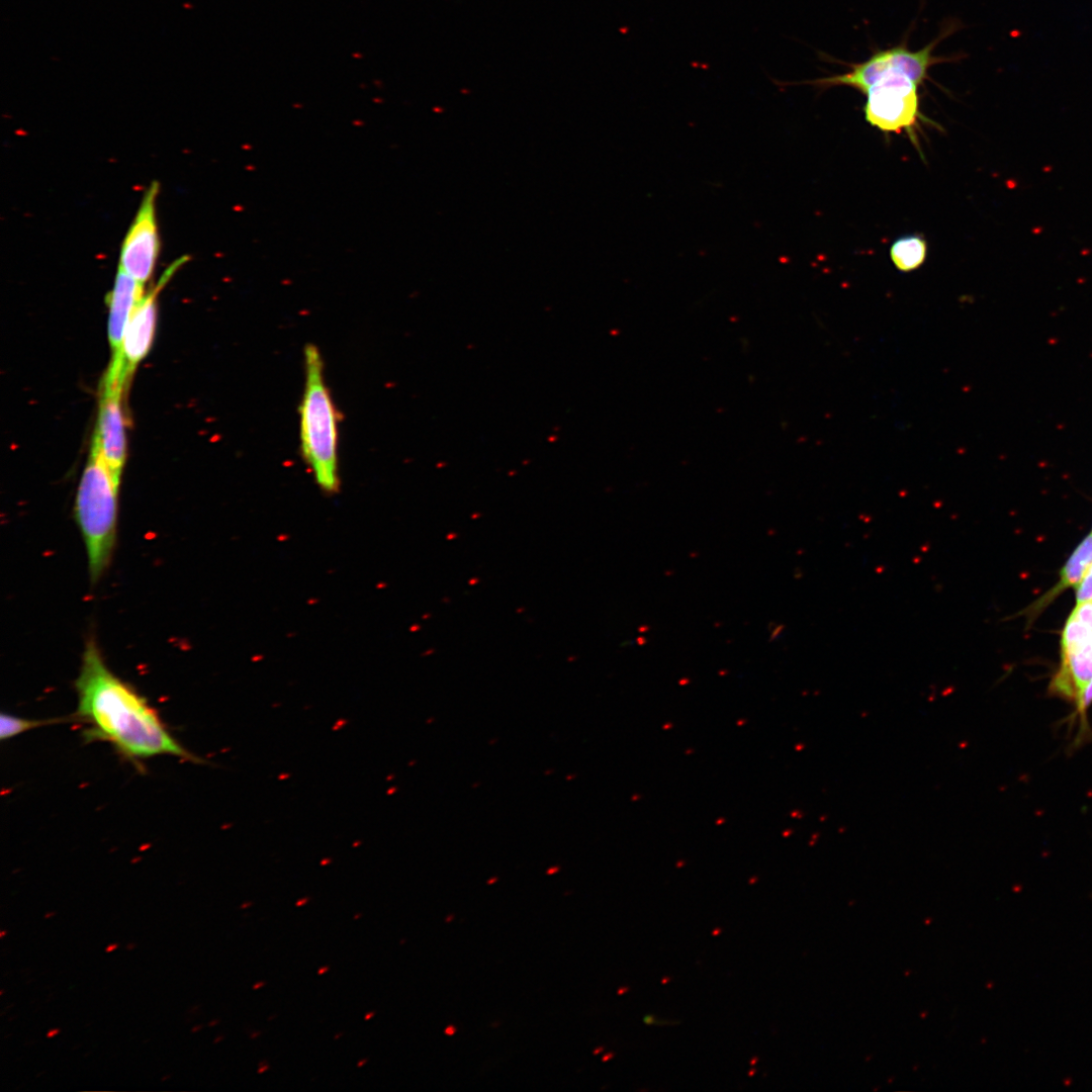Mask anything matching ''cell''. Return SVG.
<instances>
[{
	"label": "cell",
	"instance_id": "6da1fadb",
	"mask_svg": "<svg viewBox=\"0 0 1092 1092\" xmlns=\"http://www.w3.org/2000/svg\"><path fill=\"white\" fill-rule=\"evenodd\" d=\"M75 689L71 719L84 725L88 742H107L132 762L170 755L205 763L177 741L145 697L109 669L93 640L85 646Z\"/></svg>",
	"mask_w": 1092,
	"mask_h": 1092
},
{
	"label": "cell",
	"instance_id": "7a4b0ae2",
	"mask_svg": "<svg viewBox=\"0 0 1092 1092\" xmlns=\"http://www.w3.org/2000/svg\"><path fill=\"white\" fill-rule=\"evenodd\" d=\"M305 381L299 405L301 455L317 486L326 493H336L339 478V415L327 385L324 362L318 349H304Z\"/></svg>",
	"mask_w": 1092,
	"mask_h": 1092
},
{
	"label": "cell",
	"instance_id": "3957f363",
	"mask_svg": "<svg viewBox=\"0 0 1092 1092\" xmlns=\"http://www.w3.org/2000/svg\"><path fill=\"white\" fill-rule=\"evenodd\" d=\"M118 481L93 440L75 502V518L85 543L92 582L111 560L117 528Z\"/></svg>",
	"mask_w": 1092,
	"mask_h": 1092
},
{
	"label": "cell",
	"instance_id": "277c9868",
	"mask_svg": "<svg viewBox=\"0 0 1092 1092\" xmlns=\"http://www.w3.org/2000/svg\"><path fill=\"white\" fill-rule=\"evenodd\" d=\"M952 30L946 28L938 37L917 51L910 50L905 41L892 48L878 50L863 62L847 64L849 70L843 74L799 82L778 81L775 83L780 86L811 85L820 89L847 86L864 94L871 86L885 78L905 76L920 86L930 78V68L940 63L956 61V57L933 55L934 48Z\"/></svg>",
	"mask_w": 1092,
	"mask_h": 1092
},
{
	"label": "cell",
	"instance_id": "5b68a950",
	"mask_svg": "<svg viewBox=\"0 0 1092 1092\" xmlns=\"http://www.w3.org/2000/svg\"><path fill=\"white\" fill-rule=\"evenodd\" d=\"M918 87L905 76H891L875 83L864 93L866 120L884 132L913 131L923 117Z\"/></svg>",
	"mask_w": 1092,
	"mask_h": 1092
},
{
	"label": "cell",
	"instance_id": "8992f818",
	"mask_svg": "<svg viewBox=\"0 0 1092 1092\" xmlns=\"http://www.w3.org/2000/svg\"><path fill=\"white\" fill-rule=\"evenodd\" d=\"M127 379L121 358L113 357L102 381L97 428L93 436L106 464L118 481L126 458L121 397Z\"/></svg>",
	"mask_w": 1092,
	"mask_h": 1092
},
{
	"label": "cell",
	"instance_id": "52a82bcc",
	"mask_svg": "<svg viewBox=\"0 0 1092 1092\" xmlns=\"http://www.w3.org/2000/svg\"><path fill=\"white\" fill-rule=\"evenodd\" d=\"M158 193L159 183L154 181L144 195L120 249L118 267L142 284L151 278L160 252L156 217Z\"/></svg>",
	"mask_w": 1092,
	"mask_h": 1092
},
{
	"label": "cell",
	"instance_id": "ba28073f",
	"mask_svg": "<svg viewBox=\"0 0 1092 1092\" xmlns=\"http://www.w3.org/2000/svg\"><path fill=\"white\" fill-rule=\"evenodd\" d=\"M186 261L187 257H181L173 262L166 269L157 285L142 297L131 313L125 329L120 352L117 354L121 357L124 371L128 377L152 347L157 320L158 292Z\"/></svg>",
	"mask_w": 1092,
	"mask_h": 1092
},
{
	"label": "cell",
	"instance_id": "9c48e42d",
	"mask_svg": "<svg viewBox=\"0 0 1092 1092\" xmlns=\"http://www.w3.org/2000/svg\"><path fill=\"white\" fill-rule=\"evenodd\" d=\"M144 295V284L118 268L109 297L108 340L112 356L119 354L128 321Z\"/></svg>",
	"mask_w": 1092,
	"mask_h": 1092
},
{
	"label": "cell",
	"instance_id": "30bf717a",
	"mask_svg": "<svg viewBox=\"0 0 1092 1092\" xmlns=\"http://www.w3.org/2000/svg\"><path fill=\"white\" fill-rule=\"evenodd\" d=\"M1092 678V640L1070 651L1061 652V664L1049 686L1053 696L1076 703Z\"/></svg>",
	"mask_w": 1092,
	"mask_h": 1092
},
{
	"label": "cell",
	"instance_id": "8fae6325",
	"mask_svg": "<svg viewBox=\"0 0 1092 1092\" xmlns=\"http://www.w3.org/2000/svg\"><path fill=\"white\" fill-rule=\"evenodd\" d=\"M1091 564L1092 533L1079 544L1070 556L1061 570L1059 582L1030 608L1032 613L1035 614L1036 611H1041L1067 587L1077 585Z\"/></svg>",
	"mask_w": 1092,
	"mask_h": 1092
},
{
	"label": "cell",
	"instance_id": "7c38bea8",
	"mask_svg": "<svg viewBox=\"0 0 1092 1092\" xmlns=\"http://www.w3.org/2000/svg\"><path fill=\"white\" fill-rule=\"evenodd\" d=\"M927 256V244L921 235H907L895 240L890 248V257L895 267L902 272L918 269Z\"/></svg>",
	"mask_w": 1092,
	"mask_h": 1092
},
{
	"label": "cell",
	"instance_id": "4fadbf2b",
	"mask_svg": "<svg viewBox=\"0 0 1092 1092\" xmlns=\"http://www.w3.org/2000/svg\"><path fill=\"white\" fill-rule=\"evenodd\" d=\"M66 721V719L54 718V719H27L10 714L2 713L0 717L1 731L0 738L2 740L11 739L23 732L29 731L42 726L58 724Z\"/></svg>",
	"mask_w": 1092,
	"mask_h": 1092
},
{
	"label": "cell",
	"instance_id": "5bb4252c",
	"mask_svg": "<svg viewBox=\"0 0 1092 1092\" xmlns=\"http://www.w3.org/2000/svg\"><path fill=\"white\" fill-rule=\"evenodd\" d=\"M1092 640V633L1070 616L1062 632L1061 652L1070 651Z\"/></svg>",
	"mask_w": 1092,
	"mask_h": 1092
},
{
	"label": "cell",
	"instance_id": "9a60e30c",
	"mask_svg": "<svg viewBox=\"0 0 1092 1092\" xmlns=\"http://www.w3.org/2000/svg\"><path fill=\"white\" fill-rule=\"evenodd\" d=\"M1076 704V716L1080 717L1082 725L1086 722L1087 709L1092 704V678L1081 692Z\"/></svg>",
	"mask_w": 1092,
	"mask_h": 1092
},
{
	"label": "cell",
	"instance_id": "2e32d148",
	"mask_svg": "<svg viewBox=\"0 0 1092 1092\" xmlns=\"http://www.w3.org/2000/svg\"><path fill=\"white\" fill-rule=\"evenodd\" d=\"M1071 617L1079 621L1092 633V601L1078 603Z\"/></svg>",
	"mask_w": 1092,
	"mask_h": 1092
},
{
	"label": "cell",
	"instance_id": "e0dca14e",
	"mask_svg": "<svg viewBox=\"0 0 1092 1092\" xmlns=\"http://www.w3.org/2000/svg\"><path fill=\"white\" fill-rule=\"evenodd\" d=\"M1076 600L1077 604L1092 601V564L1077 584Z\"/></svg>",
	"mask_w": 1092,
	"mask_h": 1092
},
{
	"label": "cell",
	"instance_id": "ac0fdd59",
	"mask_svg": "<svg viewBox=\"0 0 1092 1092\" xmlns=\"http://www.w3.org/2000/svg\"><path fill=\"white\" fill-rule=\"evenodd\" d=\"M59 1032H60V1029H59V1028H53V1029H51V1030H49V1031H48V1033H47V1037H49V1038H51V1037H54V1036H56L57 1034H59Z\"/></svg>",
	"mask_w": 1092,
	"mask_h": 1092
},
{
	"label": "cell",
	"instance_id": "d6986e66",
	"mask_svg": "<svg viewBox=\"0 0 1092 1092\" xmlns=\"http://www.w3.org/2000/svg\"><path fill=\"white\" fill-rule=\"evenodd\" d=\"M117 947H118V943H111V944L107 945V947L105 948V951L106 952H111V951L115 950Z\"/></svg>",
	"mask_w": 1092,
	"mask_h": 1092
},
{
	"label": "cell",
	"instance_id": "ffe728a7",
	"mask_svg": "<svg viewBox=\"0 0 1092 1092\" xmlns=\"http://www.w3.org/2000/svg\"><path fill=\"white\" fill-rule=\"evenodd\" d=\"M454 1032H455V1027H453V1026H448V1027H447V1028L445 1029V1033H447L448 1035H451V1034H453Z\"/></svg>",
	"mask_w": 1092,
	"mask_h": 1092
},
{
	"label": "cell",
	"instance_id": "44dd1931",
	"mask_svg": "<svg viewBox=\"0 0 1092 1092\" xmlns=\"http://www.w3.org/2000/svg\"><path fill=\"white\" fill-rule=\"evenodd\" d=\"M56 914H57L56 911L48 912V913L44 914V918L49 919V918L55 916Z\"/></svg>",
	"mask_w": 1092,
	"mask_h": 1092
},
{
	"label": "cell",
	"instance_id": "7402d4cb",
	"mask_svg": "<svg viewBox=\"0 0 1092 1092\" xmlns=\"http://www.w3.org/2000/svg\"><path fill=\"white\" fill-rule=\"evenodd\" d=\"M327 971H329V967H323V968L318 969L317 974L323 975Z\"/></svg>",
	"mask_w": 1092,
	"mask_h": 1092
},
{
	"label": "cell",
	"instance_id": "603a6c76",
	"mask_svg": "<svg viewBox=\"0 0 1092 1092\" xmlns=\"http://www.w3.org/2000/svg\"><path fill=\"white\" fill-rule=\"evenodd\" d=\"M264 985H265V983H264V982H258V983H256V984H255V985L253 986V989H255V990H256V989H259V988H261V987H262V986H264Z\"/></svg>",
	"mask_w": 1092,
	"mask_h": 1092
},
{
	"label": "cell",
	"instance_id": "cb8c5ba5",
	"mask_svg": "<svg viewBox=\"0 0 1092 1092\" xmlns=\"http://www.w3.org/2000/svg\"><path fill=\"white\" fill-rule=\"evenodd\" d=\"M201 1028H202V1025H201V1024H199V1025H196V1026H194V1027H193V1028L191 1029V1031H192V1032H196V1031L200 1030Z\"/></svg>",
	"mask_w": 1092,
	"mask_h": 1092
},
{
	"label": "cell",
	"instance_id": "d4e9b609",
	"mask_svg": "<svg viewBox=\"0 0 1092 1092\" xmlns=\"http://www.w3.org/2000/svg\"><path fill=\"white\" fill-rule=\"evenodd\" d=\"M306 902H307V899H303V900L297 901V902H296V906H302V905H303L304 903H306Z\"/></svg>",
	"mask_w": 1092,
	"mask_h": 1092
},
{
	"label": "cell",
	"instance_id": "484cf974",
	"mask_svg": "<svg viewBox=\"0 0 1092 1092\" xmlns=\"http://www.w3.org/2000/svg\"><path fill=\"white\" fill-rule=\"evenodd\" d=\"M373 1016H374V1012H370V1013H367V1014L365 1015V1020H368V1019H370V1018H371V1017H373Z\"/></svg>",
	"mask_w": 1092,
	"mask_h": 1092
},
{
	"label": "cell",
	"instance_id": "4316f807",
	"mask_svg": "<svg viewBox=\"0 0 1092 1092\" xmlns=\"http://www.w3.org/2000/svg\"><path fill=\"white\" fill-rule=\"evenodd\" d=\"M134 947H135V943H128V944L126 945V949H128V950H130V949H132V948H134Z\"/></svg>",
	"mask_w": 1092,
	"mask_h": 1092
},
{
	"label": "cell",
	"instance_id": "83f0119b",
	"mask_svg": "<svg viewBox=\"0 0 1092 1092\" xmlns=\"http://www.w3.org/2000/svg\"><path fill=\"white\" fill-rule=\"evenodd\" d=\"M266 1070H268V1066L261 1067L260 1069H258V1073H263Z\"/></svg>",
	"mask_w": 1092,
	"mask_h": 1092
},
{
	"label": "cell",
	"instance_id": "f1b7e54d",
	"mask_svg": "<svg viewBox=\"0 0 1092 1092\" xmlns=\"http://www.w3.org/2000/svg\"><path fill=\"white\" fill-rule=\"evenodd\" d=\"M218 1021H219V1020L215 1019V1020H213V1021H210V1022L208 1023V1025H209V1026H213V1025H215L216 1023H218Z\"/></svg>",
	"mask_w": 1092,
	"mask_h": 1092
},
{
	"label": "cell",
	"instance_id": "f546056e",
	"mask_svg": "<svg viewBox=\"0 0 1092 1092\" xmlns=\"http://www.w3.org/2000/svg\"><path fill=\"white\" fill-rule=\"evenodd\" d=\"M366 1061H367V1060H366V1059H364V1060H362L361 1062H359V1063H358V1067H361V1066H362L363 1064H365V1063H366Z\"/></svg>",
	"mask_w": 1092,
	"mask_h": 1092
},
{
	"label": "cell",
	"instance_id": "4dcf8cb0",
	"mask_svg": "<svg viewBox=\"0 0 1092 1092\" xmlns=\"http://www.w3.org/2000/svg\"><path fill=\"white\" fill-rule=\"evenodd\" d=\"M221 1039H222V1036H217V1037H216V1038L214 1039V1043H216L217 1041H219V1040H221Z\"/></svg>",
	"mask_w": 1092,
	"mask_h": 1092
},
{
	"label": "cell",
	"instance_id": "1f68e13d",
	"mask_svg": "<svg viewBox=\"0 0 1092 1092\" xmlns=\"http://www.w3.org/2000/svg\"><path fill=\"white\" fill-rule=\"evenodd\" d=\"M250 905H251V903H246V904H243V905L241 906V908H246V907H249Z\"/></svg>",
	"mask_w": 1092,
	"mask_h": 1092
},
{
	"label": "cell",
	"instance_id": "d6a6232c",
	"mask_svg": "<svg viewBox=\"0 0 1092 1092\" xmlns=\"http://www.w3.org/2000/svg\"><path fill=\"white\" fill-rule=\"evenodd\" d=\"M5 934H6V931L2 930L1 933H0V937L3 938Z\"/></svg>",
	"mask_w": 1092,
	"mask_h": 1092
},
{
	"label": "cell",
	"instance_id": "836d02e7",
	"mask_svg": "<svg viewBox=\"0 0 1092 1092\" xmlns=\"http://www.w3.org/2000/svg\"><path fill=\"white\" fill-rule=\"evenodd\" d=\"M611 1056H612V1054H610V1055H608V1056L604 1057L603 1061H607V1060H608V1059H609V1058H610Z\"/></svg>",
	"mask_w": 1092,
	"mask_h": 1092
},
{
	"label": "cell",
	"instance_id": "e575fe53",
	"mask_svg": "<svg viewBox=\"0 0 1092 1092\" xmlns=\"http://www.w3.org/2000/svg\"><path fill=\"white\" fill-rule=\"evenodd\" d=\"M601 1051H602V1049L596 1050L594 1054H598V1053H600Z\"/></svg>",
	"mask_w": 1092,
	"mask_h": 1092
}]
</instances>
